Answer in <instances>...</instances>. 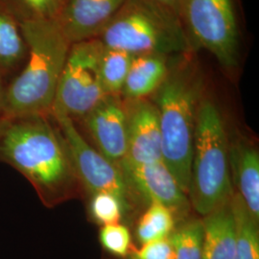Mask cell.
Returning <instances> with one entry per match:
<instances>
[{
	"mask_svg": "<svg viewBox=\"0 0 259 259\" xmlns=\"http://www.w3.org/2000/svg\"><path fill=\"white\" fill-rule=\"evenodd\" d=\"M0 161L25 177L46 204L69 194L76 178L62 136L47 116L5 121L0 130Z\"/></svg>",
	"mask_w": 259,
	"mask_h": 259,
	"instance_id": "1",
	"label": "cell"
},
{
	"mask_svg": "<svg viewBox=\"0 0 259 259\" xmlns=\"http://www.w3.org/2000/svg\"><path fill=\"white\" fill-rule=\"evenodd\" d=\"M28 56L19 74L5 88L6 118L48 116L71 47L57 19L21 24Z\"/></svg>",
	"mask_w": 259,
	"mask_h": 259,
	"instance_id": "2",
	"label": "cell"
},
{
	"mask_svg": "<svg viewBox=\"0 0 259 259\" xmlns=\"http://www.w3.org/2000/svg\"><path fill=\"white\" fill-rule=\"evenodd\" d=\"M162 160L188 194L201 83L188 66H177L156 91Z\"/></svg>",
	"mask_w": 259,
	"mask_h": 259,
	"instance_id": "3",
	"label": "cell"
},
{
	"mask_svg": "<svg viewBox=\"0 0 259 259\" xmlns=\"http://www.w3.org/2000/svg\"><path fill=\"white\" fill-rule=\"evenodd\" d=\"M97 38L133 56L182 55L192 46L183 20L151 0H126Z\"/></svg>",
	"mask_w": 259,
	"mask_h": 259,
	"instance_id": "4",
	"label": "cell"
},
{
	"mask_svg": "<svg viewBox=\"0 0 259 259\" xmlns=\"http://www.w3.org/2000/svg\"><path fill=\"white\" fill-rule=\"evenodd\" d=\"M229 140L222 115L209 99L200 101L195 127L188 194L195 210L206 215L232 199Z\"/></svg>",
	"mask_w": 259,
	"mask_h": 259,
	"instance_id": "5",
	"label": "cell"
},
{
	"mask_svg": "<svg viewBox=\"0 0 259 259\" xmlns=\"http://www.w3.org/2000/svg\"><path fill=\"white\" fill-rule=\"evenodd\" d=\"M102 50L97 37L71 45L51 112H62L72 120L83 119L107 95L100 74Z\"/></svg>",
	"mask_w": 259,
	"mask_h": 259,
	"instance_id": "6",
	"label": "cell"
},
{
	"mask_svg": "<svg viewBox=\"0 0 259 259\" xmlns=\"http://www.w3.org/2000/svg\"><path fill=\"white\" fill-rule=\"evenodd\" d=\"M183 22L190 41L211 53L224 67L236 66L239 35L232 0H186Z\"/></svg>",
	"mask_w": 259,
	"mask_h": 259,
	"instance_id": "7",
	"label": "cell"
},
{
	"mask_svg": "<svg viewBox=\"0 0 259 259\" xmlns=\"http://www.w3.org/2000/svg\"><path fill=\"white\" fill-rule=\"evenodd\" d=\"M51 116L59 127L76 178L92 194L108 192L115 195L128 208L131 191L118 165L92 147L70 117L58 111H52Z\"/></svg>",
	"mask_w": 259,
	"mask_h": 259,
	"instance_id": "8",
	"label": "cell"
},
{
	"mask_svg": "<svg viewBox=\"0 0 259 259\" xmlns=\"http://www.w3.org/2000/svg\"><path fill=\"white\" fill-rule=\"evenodd\" d=\"M117 165L130 191L134 189L150 203L165 205L175 217L187 214L190 203L163 160L142 164L121 160Z\"/></svg>",
	"mask_w": 259,
	"mask_h": 259,
	"instance_id": "9",
	"label": "cell"
},
{
	"mask_svg": "<svg viewBox=\"0 0 259 259\" xmlns=\"http://www.w3.org/2000/svg\"><path fill=\"white\" fill-rule=\"evenodd\" d=\"M83 120L104 157L115 164L125 158L128 142L127 112L119 94H107Z\"/></svg>",
	"mask_w": 259,
	"mask_h": 259,
	"instance_id": "10",
	"label": "cell"
},
{
	"mask_svg": "<svg viewBox=\"0 0 259 259\" xmlns=\"http://www.w3.org/2000/svg\"><path fill=\"white\" fill-rule=\"evenodd\" d=\"M127 112V154L122 160L132 164L162 160L161 133L157 107L147 99H124Z\"/></svg>",
	"mask_w": 259,
	"mask_h": 259,
	"instance_id": "11",
	"label": "cell"
},
{
	"mask_svg": "<svg viewBox=\"0 0 259 259\" xmlns=\"http://www.w3.org/2000/svg\"><path fill=\"white\" fill-rule=\"evenodd\" d=\"M126 0H64L57 21L75 44L99 37Z\"/></svg>",
	"mask_w": 259,
	"mask_h": 259,
	"instance_id": "12",
	"label": "cell"
},
{
	"mask_svg": "<svg viewBox=\"0 0 259 259\" xmlns=\"http://www.w3.org/2000/svg\"><path fill=\"white\" fill-rule=\"evenodd\" d=\"M229 160L237 194L251 215L259 219V156L249 143L237 140L229 143Z\"/></svg>",
	"mask_w": 259,
	"mask_h": 259,
	"instance_id": "13",
	"label": "cell"
},
{
	"mask_svg": "<svg viewBox=\"0 0 259 259\" xmlns=\"http://www.w3.org/2000/svg\"><path fill=\"white\" fill-rule=\"evenodd\" d=\"M169 71L166 57L157 54L134 56L122 92L127 100L143 99L156 93Z\"/></svg>",
	"mask_w": 259,
	"mask_h": 259,
	"instance_id": "14",
	"label": "cell"
},
{
	"mask_svg": "<svg viewBox=\"0 0 259 259\" xmlns=\"http://www.w3.org/2000/svg\"><path fill=\"white\" fill-rule=\"evenodd\" d=\"M203 259H233L235 227L231 203L204 215Z\"/></svg>",
	"mask_w": 259,
	"mask_h": 259,
	"instance_id": "15",
	"label": "cell"
},
{
	"mask_svg": "<svg viewBox=\"0 0 259 259\" xmlns=\"http://www.w3.org/2000/svg\"><path fill=\"white\" fill-rule=\"evenodd\" d=\"M28 56V46L21 25L0 4V77L22 68Z\"/></svg>",
	"mask_w": 259,
	"mask_h": 259,
	"instance_id": "16",
	"label": "cell"
},
{
	"mask_svg": "<svg viewBox=\"0 0 259 259\" xmlns=\"http://www.w3.org/2000/svg\"><path fill=\"white\" fill-rule=\"evenodd\" d=\"M230 203L235 227L233 259H259L258 221L237 193L232 195Z\"/></svg>",
	"mask_w": 259,
	"mask_h": 259,
	"instance_id": "17",
	"label": "cell"
},
{
	"mask_svg": "<svg viewBox=\"0 0 259 259\" xmlns=\"http://www.w3.org/2000/svg\"><path fill=\"white\" fill-rule=\"evenodd\" d=\"M175 230V215L168 207L158 203H150L137 227V236L143 245L170 237Z\"/></svg>",
	"mask_w": 259,
	"mask_h": 259,
	"instance_id": "18",
	"label": "cell"
},
{
	"mask_svg": "<svg viewBox=\"0 0 259 259\" xmlns=\"http://www.w3.org/2000/svg\"><path fill=\"white\" fill-rule=\"evenodd\" d=\"M134 56L125 51L103 46L100 74L106 94H119L129 72Z\"/></svg>",
	"mask_w": 259,
	"mask_h": 259,
	"instance_id": "19",
	"label": "cell"
},
{
	"mask_svg": "<svg viewBox=\"0 0 259 259\" xmlns=\"http://www.w3.org/2000/svg\"><path fill=\"white\" fill-rule=\"evenodd\" d=\"M19 24L40 19H57L62 8L60 0H0Z\"/></svg>",
	"mask_w": 259,
	"mask_h": 259,
	"instance_id": "20",
	"label": "cell"
},
{
	"mask_svg": "<svg viewBox=\"0 0 259 259\" xmlns=\"http://www.w3.org/2000/svg\"><path fill=\"white\" fill-rule=\"evenodd\" d=\"M203 222L189 220L174 230L170 240L174 247L175 259H203Z\"/></svg>",
	"mask_w": 259,
	"mask_h": 259,
	"instance_id": "21",
	"label": "cell"
},
{
	"mask_svg": "<svg viewBox=\"0 0 259 259\" xmlns=\"http://www.w3.org/2000/svg\"><path fill=\"white\" fill-rule=\"evenodd\" d=\"M92 195L90 211L93 220L102 225V227L118 224L123 211L127 208L120 199L108 192H98Z\"/></svg>",
	"mask_w": 259,
	"mask_h": 259,
	"instance_id": "22",
	"label": "cell"
},
{
	"mask_svg": "<svg viewBox=\"0 0 259 259\" xmlns=\"http://www.w3.org/2000/svg\"><path fill=\"white\" fill-rule=\"evenodd\" d=\"M99 240L105 250L117 256H126L131 247V233L127 227L121 224L103 226Z\"/></svg>",
	"mask_w": 259,
	"mask_h": 259,
	"instance_id": "23",
	"label": "cell"
},
{
	"mask_svg": "<svg viewBox=\"0 0 259 259\" xmlns=\"http://www.w3.org/2000/svg\"><path fill=\"white\" fill-rule=\"evenodd\" d=\"M130 259H175L174 247L169 237L149 242L132 252Z\"/></svg>",
	"mask_w": 259,
	"mask_h": 259,
	"instance_id": "24",
	"label": "cell"
},
{
	"mask_svg": "<svg viewBox=\"0 0 259 259\" xmlns=\"http://www.w3.org/2000/svg\"><path fill=\"white\" fill-rule=\"evenodd\" d=\"M151 1L170 11L179 19L183 20V14H184L186 0H151Z\"/></svg>",
	"mask_w": 259,
	"mask_h": 259,
	"instance_id": "25",
	"label": "cell"
},
{
	"mask_svg": "<svg viewBox=\"0 0 259 259\" xmlns=\"http://www.w3.org/2000/svg\"><path fill=\"white\" fill-rule=\"evenodd\" d=\"M5 88L6 87L3 83V79L0 77V130L4 122L7 120L5 114Z\"/></svg>",
	"mask_w": 259,
	"mask_h": 259,
	"instance_id": "26",
	"label": "cell"
},
{
	"mask_svg": "<svg viewBox=\"0 0 259 259\" xmlns=\"http://www.w3.org/2000/svg\"><path fill=\"white\" fill-rule=\"evenodd\" d=\"M60 1H61V2H62V4H63V1H64V0H60Z\"/></svg>",
	"mask_w": 259,
	"mask_h": 259,
	"instance_id": "27",
	"label": "cell"
}]
</instances>
